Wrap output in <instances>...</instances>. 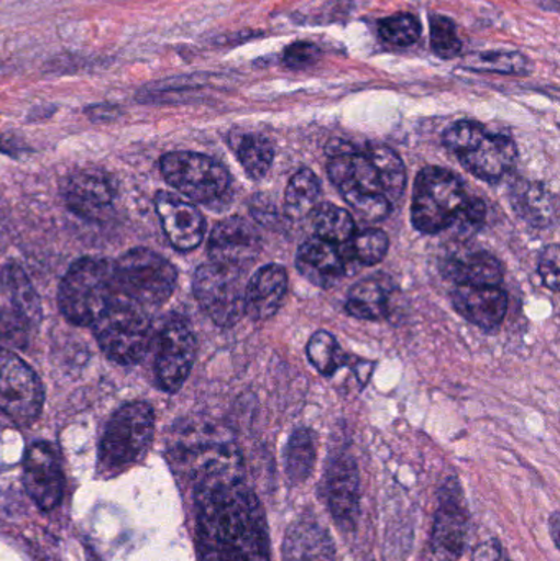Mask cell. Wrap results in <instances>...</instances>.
I'll return each mask as SVG.
<instances>
[{
    "instance_id": "29",
    "label": "cell",
    "mask_w": 560,
    "mask_h": 561,
    "mask_svg": "<svg viewBox=\"0 0 560 561\" xmlns=\"http://www.w3.org/2000/svg\"><path fill=\"white\" fill-rule=\"evenodd\" d=\"M315 229L319 239L334 245H345L355 236V220L351 213L334 206V204H319L315 210Z\"/></svg>"
},
{
    "instance_id": "41",
    "label": "cell",
    "mask_w": 560,
    "mask_h": 561,
    "mask_svg": "<svg viewBox=\"0 0 560 561\" xmlns=\"http://www.w3.org/2000/svg\"><path fill=\"white\" fill-rule=\"evenodd\" d=\"M551 530H552V540H555L556 546L559 543V514H552L551 519Z\"/></svg>"
},
{
    "instance_id": "28",
    "label": "cell",
    "mask_w": 560,
    "mask_h": 561,
    "mask_svg": "<svg viewBox=\"0 0 560 561\" xmlns=\"http://www.w3.org/2000/svg\"><path fill=\"white\" fill-rule=\"evenodd\" d=\"M316 440L309 428H298L285 450V471L295 484L305 483L315 470Z\"/></svg>"
},
{
    "instance_id": "3",
    "label": "cell",
    "mask_w": 560,
    "mask_h": 561,
    "mask_svg": "<svg viewBox=\"0 0 560 561\" xmlns=\"http://www.w3.org/2000/svg\"><path fill=\"white\" fill-rule=\"evenodd\" d=\"M122 296L115 263L82 259L69 268L59 284L58 302L69 322L92 327Z\"/></svg>"
},
{
    "instance_id": "40",
    "label": "cell",
    "mask_w": 560,
    "mask_h": 561,
    "mask_svg": "<svg viewBox=\"0 0 560 561\" xmlns=\"http://www.w3.org/2000/svg\"><path fill=\"white\" fill-rule=\"evenodd\" d=\"M88 114L91 115L92 121H111L118 114V108L112 105H98L89 108Z\"/></svg>"
},
{
    "instance_id": "16",
    "label": "cell",
    "mask_w": 560,
    "mask_h": 561,
    "mask_svg": "<svg viewBox=\"0 0 560 561\" xmlns=\"http://www.w3.org/2000/svg\"><path fill=\"white\" fill-rule=\"evenodd\" d=\"M260 253V236L243 217H229L210 233V263L245 273Z\"/></svg>"
},
{
    "instance_id": "17",
    "label": "cell",
    "mask_w": 560,
    "mask_h": 561,
    "mask_svg": "<svg viewBox=\"0 0 560 561\" xmlns=\"http://www.w3.org/2000/svg\"><path fill=\"white\" fill-rule=\"evenodd\" d=\"M325 496L334 519L345 529L355 527L361 513V478L354 458H332L325 471Z\"/></svg>"
},
{
    "instance_id": "39",
    "label": "cell",
    "mask_w": 560,
    "mask_h": 561,
    "mask_svg": "<svg viewBox=\"0 0 560 561\" xmlns=\"http://www.w3.org/2000/svg\"><path fill=\"white\" fill-rule=\"evenodd\" d=\"M503 550L499 540L490 539L473 550L472 561H502Z\"/></svg>"
},
{
    "instance_id": "9",
    "label": "cell",
    "mask_w": 560,
    "mask_h": 561,
    "mask_svg": "<svg viewBox=\"0 0 560 561\" xmlns=\"http://www.w3.org/2000/svg\"><path fill=\"white\" fill-rule=\"evenodd\" d=\"M164 180L194 203L213 204L230 187L229 171L206 154L173 151L160 160Z\"/></svg>"
},
{
    "instance_id": "22",
    "label": "cell",
    "mask_w": 560,
    "mask_h": 561,
    "mask_svg": "<svg viewBox=\"0 0 560 561\" xmlns=\"http://www.w3.org/2000/svg\"><path fill=\"white\" fill-rule=\"evenodd\" d=\"M283 560L334 561L335 549L331 534L315 517H299L286 530Z\"/></svg>"
},
{
    "instance_id": "1",
    "label": "cell",
    "mask_w": 560,
    "mask_h": 561,
    "mask_svg": "<svg viewBox=\"0 0 560 561\" xmlns=\"http://www.w3.org/2000/svg\"><path fill=\"white\" fill-rule=\"evenodd\" d=\"M201 561H270L262 504L247 486L243 465L193 483Z\"/></svg>"
},
{
    "instance_id": "10",
    "label": "cell",
    "mask_w": 560,
    "mask_h": 561,
    "mask_svg": "<svg viewBox=\"0 0 560 561\" xmlns=\"http://www.w3.org/2000/svg\"><path fill=\"white\" fill-rule=\"evenodd\" d=\"M42 320L38 294L16 265L0 273V336L13 345H25L28 333Z\"/></svg>"
},
{
    "instance_id": "34",
    "label": "cell",
    "mask_w": 560,
    "mask_h": 561,
    "mask_svg": "<svg viewBox=\"0 0 560 561\" xmlns=\"http://www.w3.org/2000/svg\"><path fill=\"white\" fill-rule=\"evenodd\" d=\"M378 33L388 45L408 48L420 39L421 25L416 16L411 13H397L381 20Z\"/></svg>"
},
{
    "instance_id": "30",
    "label": "cell",
    "mask_w": 560,
    "mask_h": 561,
    "mask_svg": "<svg viewBox=\"0 0 560 561\" xmlns=\"http://www.w3.org/2000/svg\"><path fill=\"white\" fill-rule=\"evenodd\" d=\"M236 153L243 170L252 180L265 178L272 168L273 157H275L268 138L259 134L242 135L237 140Z\"/></svg>"
},
{
    "instance_id": "4",
    "label": "cell",
    "mask_w": 560,
    "mask_h": 561,
    "mask_svg": "<svg viewBox=\"0 0 560 561\" xmlns=\"http://www.w3.org/2000/svg\"><path fill=\"white\" fill-rule=\"evenodd\" d=\"M443 141L469 173L487 183H499L518 161L515 141L490 134L479 122H456L444 131Z\"/></svg>"
},
{
    "instance_id": "13",
    "label": "cell",
    "mask_w": 560,
    "mask_h": 561,
    "mask_svg": "<svg viewBox=\"0 0 560 561\" xmlns=\"http://www.w3.org/2000/svg\"><path fill=\"white\" fill-rule=\"evenodd\" d=\"M469 507L457 478H449L441 488L439 506L434 519V557L439 561H457L467 546Z\"/></svg>"
},
{
    "instance_id": "19",
    "label": "cell",
    "mask_w": 560,
    "mask_h": 561,
    "mask_svg": "<svg viewBox=\"0 0 560 561\" xmlns=\"http://www.w3.org/2000/svg\"><path fill=\"white\" fill-rule=\"evenodd\" d=\"M155 206L164 233L174 249L191 252L201 245L206 233V220L193 204L184 203L173 194L160 193L155 199Z\"/></svg>"
},
{
    "instance_id": "7",
    "label": "cell",
    "mask_w": 560,
    "mask_h": 561,
    "mask_svg": "<svg viewBox=\"0 0 560 561\" xmlns=\"http://www.w3.org/2000/svg\"><path fill=\"white\" fill-rule=\"evenodd\" d=\"M102 352L121 365L140 362L153 342V325L145 307L122 296L92 325Z\"/></svg>"
},
{
    "instance_id": "24",
    "label": "cell",
    "mask_w": 560,
    "mask_h": 561,
    "mask_svg": "<svg viewBox=\"0 0 560 561\" xmlns=\"http://www.w3.org/2000/svg\"><path fill=\"white\" fill-rule=\"evenodd\" d=\"M441 272L459 286H499L503 279L502 263L487 252L450 256L441 266Z\"/></svg>"
},
{
    "instance_id": "5",
    "label": "cell",
    "mask_w": 560,
    "mask_h": 561,
    "mask_svg": "<svg viewBox=\"0 0 560 561\" xmlns=\"http://www.w3.org/2000/svg\"><path fill=\"white\" fill-rule=\"evenodd\" d=\"M469 199L457 174L446 168L426 167L414 183L411 222L423 233L443 232L456 224Z\"/></svg>"
},
{
    "instance_id": "26",
    "label": "cell",
    "mask_w": 560,
    "mask_h": 561,
    "mask_svg": "<svg viewBox=\"0 0 560 561\" xmlns=\"http://www.w3.org/2000/svg\"><path fill=\"white\" fill-rule=\"evenodd\" d=\"M513 206L526 222L541 229L551 226L558 214L555 196L538 183H519L513 194Z\"/></svg>"
},
{
    "instance_id": "35",
    "label": "cell",
    "mask_w": 560,
    "mask_h": 561,
    "mask_svg": "<svg viewBox=\"0 0 560 561\" xmlns=\"http://www.w3.org/2000/svg\"><path fill=\"white\" fill-rule=\"evenodd\" d=\"M431 46L439 58L453 59L462 51L456 23L443 15L431 16Z\"/></svg>"
},
{
    "instance_id": "38",
    "label": "cell",
    "mask_w": 560,
    "mask_h": 561,
    "mask_svg": "<svg viewBox=\"0 0 560 561\" xmlns=\"http://www.w3.org/2000/svg\"><path fill=\"white\" fill-rule=\"evenodd\" d=\"M559 245H549L539 260V275L552 293L559 290Z\"/></svg>"
},
{
    "instance_id": "8",
    "label": "cell",
    "mask_w": 560,
    "mask_h": 561,
    "mask_svg": "<svg viewBox=\"0 0 560 561\" xmlns=\"http://www.w3.org/2000/svg\"><path fill=\"white\" fill-rule=\"evenodd\" d=\"M118 287L138 306H160L176 287V268L153 250L134 249L115 263Z\"/></svg>"
},
{
    "instance_id": "18",
    "label": "cell",
    "mask_w": 560,
    "mask_h": 561,
    "mask_svg": "<svg viewBox=\"0 0 560 561\" xmlns=\"http://www.w3.org/2000/svg\"><path fill=\"white\" fill-rule=\"evenodd\" d=\"M69 210L84 219L98 220L107 216L115 199V186L104 171L79 170L69 176L65 187Z\"/></svg>"
},
{
    "instance_id": "14",
    "label": "cell",
    "mask_w": 560,
    "mask_h": 561,
    "mask_svg": "<svg viewBox=\"0 0 560 561\" xmlns=\"http://www.w3.org/2000/svg\"><path fill=\"white\" fill-rule=\"evenodd\" d=\"M196 358V339L184 320L171 319L160 333L157 368L158 381L168 392L178 391L190 376Z\"/></svg>"
},
{
    "instance_id": "27",
    "label": "cell",
    "mask_w": 560,
    "mask_h": 561,
    "mask_svg": "<svg viewBox=\"0 0 560 561\" xmlns=\"http://www.w3.org/2000/svg\"><path fill=\"white\" fill-rule=\"evenodd\" d=\"M321 181L311 170H301L292 178L285 191V214L302 220L315 214L321 204Z\"/></svg>"
},
{
    "instance_id": "36",
    "label": "cell",
    "mask_w": 560,
    "mask_h": 561,
    "mask_svg": "<svg viewBox=\"0 0 560 561\" xmlns=\"http://www.w3.org/2000/svg\"><path fill=\"white\" fill-rule=\"evenodd\" d=\"M485 216V203L482 199H477V197H470L469 203L464 207L462 214L453 227H456L460 236L469 237L483 226Z\"/></svg>"
},
{
    "instance_id": "32",
    "label": "cell",
    "mask_w": 560,
    "mask_h": 561,
    "mask_svg": "<svg viewBox=\"0 0 560 561\" xmlns=\"http://www.w3.org/2000/svg\"><path fill=\"white\" fill-rule=\"evenodd\" d=\"M306 353H308L311 365L324 376L334 375L347 363V356L342 352L338 340L325 330H319L309 339Z\"/></svg>"
},
{
    "instance_id": "11",
    "label": "cell",
    "mask_w": 560,
    "mask_h": 561,
    "mask_svg": "<svg viewBox=\"0 0 560 561\" xmlns=\"http://www.w3.org/2000/svg\"><path fill=\"white\" fill-rule=\"evenodd\" d=\"M43 386L15 353L0 346V412L15 425H30L43 408Z\"/></svg>"
},
{
    "instance_id": "25",
    "label": "cell",
    "mask_w": 560,
    "mask_h": 561,
    "mask_svg": "<svg viewBox=\"0 0 560 561\" xmlns=\"http://www.w3.org/2000/svg\"><path fill=\"white\" fill-rule=\"evenodd\" d=\"M345 310L355 319H387L390 316V287L377 278L354 284L348 290Z\"/></svg>"
},
{
    "instance_id": "20",
    "label": "cell",
    "mask_w": 560,
    "mask_h": 561,
    "mask_svg": "<svg viewBox=\"0 0 560 561\" xmlns=\"http://www.w3.org/2000/svg\"><path fill=\"white\" fill-rule=\"evenodd\" d=\"M453 304L464 319L495 332L508 310V296L499 286H459L453 293Z\"/></svg>"
},
{
    "instance_id": "33",
    "label": "cell",
    "mask_w": 560,
    "mask_h": 561,
    "mask_svg": "<svg viewBox=\"0 0 560 561\" xmlns=\"http://www.w3.org/2000/svg\"><path fill=\"white\" fill-rule=\"evenodd\" d=\"M467 68L499 75H526L532 71V62L525 55L516 51H490L467 58Z\"/></svg>"
},
{
    "instance_id": "37",
    "label": "cell",
    "mask_w": 560,
    "mask_h": 561,
    "mask_svg": "<svg viewBox=\"0 0 560 561\" xmlns=\"http://www.w3.org/2000/svg\"><path fill=\"white\" fill-rule=\"evenodd\" d=\"M321 58V49L308 42L289 45L283 53V65L292 69H305Z\"/></svg>"
},
{
    "instance_id": "15",
    "label": "cell",
    "mask_w": 560,
    "mask_h": 561,
    "mask_svg": "<svg viewBox=\"0 0 560 561\" xmlns=\"http://www.w3.org/2000/svg\"><path fill=\"white\" fill-rule=\"evenodd\" d=\"M23 484L39 510L53 511L59 506L65 494V477L52 445L36 442L26 450Z\"/></svg>"
},
{
    "instance_id": "21",
    "label": "cell",
    "mask_w": 560,
    "mask_h": 561,
    "mask_svg": "<svg viewBox=\"0 0 560 561\" xmlns=\"http://www.w3.org/2000/svg\"><path fill=\"white\" fill-rule=\"evenodd\" d=\"M296 268L315 286L329 289L348 275L344 253L334 243L325 240L309 239L299 247L296 255Z\"/></svg>"
},
{
    "instance_id": "23",
    "label": "cell",
    "mask_w": 560,
    "mask_h": 561,
    "mask_svg": "<svg viewBox=\"0 0 560 561\" xmlns=\"http://www.w3.org/2000/svg\"><path fill=\"white\" fill-rule=\"evenodd\" d=\"M288 290V275L279 265H266L252 276L245 287L243 306L253 320H266L275 316Z\"/></svg>"
},
{
    "instance_id": "31",
    "label": "cell",
    "mask_w": 560,
    "mask_h": 561,
    "mask_svg": "<svg viewBox=\"0 0 560 561\" xmlns=\"http://www.w3.org/2000/svg\"><path fill=\"white\" fill-rule=\"evenodd\" d=\"M344 253L351 255V262L357 265H378L387 256L390 240L387 233L380 229H365L355 233L347 243Z\"/></svg>"
},
{
    "instance_id": "12",
    "label": "cell",
    "mask_w": 560,
    "mask_h": 561,
    "mask_svg": "<svg viewBox=\"0 0 560 561\" xmlns=\"http://www.w3.org/2000/svg\"><path fill=\"white\" fill-rule=\"evenodd\" d=\"M242 278V272L216 263L201 266L194 275V296L217 325H233L245 313Z\"/></svg>"
},
{
    "instance_id": "6",
    "label": "cell",
    "mask_w": 560,
    "mask_h": 561,
    "mask_svg": "<svg viewBox=\"0 0 560 561\" xmlns=\"http://www.w3.org/2000/svg\"><path fill=\"white\" fill-rule=\"evenodd\" d=\"M153 409L145 402H130L118 409L105 428L99 448V471L121 473L144 458L153 440Z\"/></svg>"
},
{
    "instance_id": "2",
    "label": "cell",
    "mask_w": 560,
    "mask_h": 561,
    "mask_svg": "<svg viewBox=\"0 0 560 561\" xmlns=\"http://www.w3.org/2000/svg\"><path fill=\"white\" fill-rule=\"evenodd\" d=\"M328 173L345 203L367 222H381L407 186V170L397 151L384 145L357 150L345 141L328 148Z\"/></svg>"
}]
</instances>
